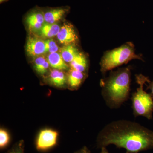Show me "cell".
Returning a JSON list of instances; mask_svg holds the SVG:
<instances>
[{
    "mask_svg": "<svg viewBox=\"0 0 153 153\" xmlns=\"http://www.w3.org/2000/svg\"><path fill=\"white\" fill-rule=\"evenodd\" d=\"M70 68L85 73L88 66L87 57L83 52H80L70 63Z\"/></svg>",
    "mask_w": 153,
    "mask_h": 153,
    "instance_id": "obj_13",
    "label": "cell"
},
{
    "mask_svg": "<svg viewBox=\"0 0 153 153\" xmlns=\"http://www.w3.org/2000/svg\"><path fill=\"white\" fill-rule=\"evenodd\" d=\"M47 81L52 86L63 88L67 84V75L62 70L53 68L47 76Z\"/></svg>",
    "mask_w": 153,
    "mask_h": 153,
    "instance_id": "obj_9",
    "label": "cell"
},
{
    "mask_svg": "<svg viewBox=\"0 0 153 153\" xmlns=\"http://www.w3.org/2000/svg\"><path fill=\"white\" fill-rule=\"evenodd\" d=\"M26 52L29 56L36 57L47 52L46 41L34 36H30L26 46Z\"/></svg>",
    "mask_w": 153,
    "mask_h": 153,
    "instance_id": "obj_6",
    "label": "cell"
},
{
    "mask_svg": "<svg viewBox=\"0 0 153 153\" xmlns=\"http://www.w3.org/2000/svg\"><path fill=\"white\" fill-rule=\"evenodd\" d=\"M67 75V85L72 90L78 89L86 77L85 73L71 68L69 69Z\"/></svg>",
    "mask_w": 153,
    "mask_h": 153,
    "instance_id": "obj_10",
    "label": "cell"
},
{
    "mask_svg": "<svg viewBox=\"0 0 153 153\" xmlns=\"http://www.w3.org/2000/svg\"><path fill=\"white\" fill-rule=\"evenodd\" d=\"M97 143L99 148L113 144L127 153H138L153 149V132L134 122L115 121L99 133Z\"/></svg>",
    "mask_w": 153,
    "mask_h": 153,
    "instance_id": "obj_1",
    "label": "cell"
},
{
    "mask_svg": "<svg viewBox=\"0 0 153 153\" xmlns=\"http://www.w3.org/2000/svg\"><path fill=\"white\" fill-rule=\"evenodd\" d=\"M49 66L48 60L43 55L35 57L34 60V68L39 75H45L48 72Z\"/></svg>",
    "mask_w": 153,
    "mask_h": 153,
    "instance_id": "obj_15",
    "label": "cell"
},
{
    "mask_svg": "<svg viewBox=\"0 0 153 153\" xmlns=\"http://www.w3.org/2000/svg\"><path fill=\"white\" fill-rule=\"evenodd\" d=\"M60 51L63 60L67 63H71L80 52L74 44L64 45L60 49Z\"/></svg>",
    "mask_w": 153,
    "mask_h": 153,
    "instance_id": "obj_14",
    "label": "cell"
},
{
    "mask_svg": "<svg viewBox=\"0 0 153 153\" xmlns=\"http://www.w3.org/2000/svg\"><path fill=\"white\" fill-rule=\"evenodd\" d=\"M74 153H91L90 151L86 146L83 147L79 150L75 152Z\"/></svg>",
    "mask_w": 153,
    "mask_h": 153,
    "instance_id": "obj_20",
    "label": "cell"
},
{
    "mask_svg": "<svg viewBox=\"0 0 153 153\" xmlns=\"http://www.w3.org/2000/svg\"><path fill=\"white\" fill-rule=\"evenodd\" d=\"M133 59L143 60L142 57L136 54L134 44L127 42L120 47L105 52L100 63L101 72L105 74Z\"/></svg>",
    "mask_w": 153,
    "mask_h": 153,
    "instance_id": "obj_3",
    "label": "cell"
},
{
    "mask_svg": "<svg viewBox=\"0 0 153 153\" xmlns=\"http://www.w3.org/2000/svg\"><path fill=\"white\" fill-rule=\"evenodd\" d=\"M47 52L49 53L57 52L59 50V47L53 39H49L46 41Z\"/></svg>",
    "mask_w": 153,
    "mask_h": 153,
    "instance_id": "obj_19",
    "label": "cell"
},
{
    "mask_svg": "<svg viewBox=\"0 0 153 153\" xmlns=\"http://www.w3.org/2000/svg\"><path fill=\"white\" fill-rule=\"evenodd\" d=\"M100 153H109L108 151L107 150L105 147H103L101 148V151Z\"/></svg>",
    "mask_w": 153,
    "mask_h": 153,
    "instance_id": "obj_22",
    "label": "cell"
},
{
    "mask_svg": "<svg viewBox=\"0 0 153 153\" xmlns=\"http://www.w3.org/2000/svg\"><path fill=\"white\" fill-rule=\"evenodd\" d=\"M47 59L50 66L54 69L62 71L68 69V65L63 60L60 53L57 52L49 53Z\"/></svg>",
    "mask_w": 153,
    "mask_h": 153,
    "instance_id": "obj_12",
    "label": "cell"
},
{
    "mask_svg": "<svg viewBox=\"0 0 153 153\" xmlns=\"http://www.w3.org/2000/svg\"><path fill=\"white\" fill-rule=\"evenodd\" d=\"M131 68H120L111 72L102 82V96L110 108H118L129 97L131 84Z\"/></svg>",
    "mask_w": 153,
    "mask_h": 153,
    "instance_id": "obj_2",
    "label": "cell"
},
{
    "mask_svg": "<svg viewBox=\"0 0 153 153\" xmlns=\"http://www.w3.org/2000/svg\"><path fill=\"white\" fill-rule=\"evenodd\" d=\"M57 38L60 44L64 45L75 44L78 40V37L74 26L69 23H64L60 27Z\"/></svg>",
    "mask_w": 153,
    "mask_h": 153,
    "instance_id": "obj_7",
    "label": "cell"
},
{
    "mask_svg": "<svg viewBox=\"0 0 153 153\" xmlns=\"http://www.w3.org/2000/svg\"><path fill=\"white\" fill-rule=\"evenodd\" d=\"M10 141V137L8 132L3 128L0 129V149H5L8 146Z\"/></svg>",
    "mask_w": 153,
    "mask_h": 153,
    "instance_id": "obj_17",
    "label": "cell"
},
{
    "mask_svg": "<svg viewBox=\"0 0 153 153\" xmlns=\"http://www.w3.org/2000/svg\"><path fill=\"white\" fill-rule=\"evenodd\" d=\"M136 82L139 87L131 97L132 108L135 117L143 116L148 119H152L153 99L151 94L144 90V85L149 81V78L143 74L136 75Z\"/></svg>",
    "mask_w": 153,
    "mask_h": 153,
    "instance_id": "obj_4",
    "label": "cell"
},
{
    "mask_svg": "<svg viewBox=\"0 0 153 153\" xmlns=\"http://www.w3.org/2000/svg\"><path fill=\"white\" fill-rule=\"evenodd\" d=\"M26 20L30 30L40 31L45 24L44 12L38 10L32 11L28 14Z\"/></svg>",
    "mask_w": 153,
    "mask_h": 153,
    "instance_id": "obj_8",
    "label": "cell"
},
{
    "mask_svg": "<svg viewBox=\"0 0 153 153\" xmlns=\"http://www.w3.org/2000/svg\"><path fill=\"white\" fill-rule=\"evenodd\" d=\"M60 27L57 24L45 23L40 31V35L45 38H51L57 36Z\"/></svg>",
    "mask_w": 153,
    "mask_h": 153,
    "instance_id": "obj_16",
    "label": "cell"
},
{
    "mask_svg": "<svg viewBox=\"0 0 153 153\" xmlns=\"http://www.w3.org/2000/svg\"><path fill=\"white\" fill-rule=\"evenodd\" d=\"M25 152V142L21 140L13 145L9 150L5 153H24Z\"/></svg>",
    "mask_w": 153,
    "mask_h": 153,
    "instance_id": "obj_18",
    "label": "cell"
},
{
    "mask_svg": "<svg viewBox=\"0 0 153 153\" xmlns=\"http://www.w3.org/2000/svg\"><path fill=\"white\" fill-rule=\"evenodd\" d=\"M58 133L51 129H44L40 131L35 142L36 149L40 152L49 150L56 146Z\"/></svg>",
    "mask_w": 153,
    "mask_h": 153,
    "instance_id": "obj_5",
    "label": "cell"
},
{
    "mask_svg": "<svg viewBox=\"0 0 153 153\" xmlns=\"http://www.w3.org/2000/svg\"><path fill=\"white\" fill-rule=\"evenodd\" d=\"M7 0H0V2L1 3H3L4 2L6 1Z\"/></svg>",
    "mask_w": 153,
    "mask_h": 153,
    "instance_id": "obj_23",
    "label": "cell"
},
{
    "mask_svg": "<svg viewBox=\"0 0 153 153\" xmlns=\"http://www.w3.org/2000/svg\"><path fill=\"white\" fill-rule=\"evenodd\" d=\"M69 9L67 8H57L49 9L44 12L45 22L49 24H56L63 19L68 13Z\"/></svg>",
    "mask_w": 153,
    "mask_h": 153,
    "instance_id": "obj_11",
    "label": "cell"
},
{
    "mask_svg": "<svg viewBox=\"0 0 153 153\" xmlns=\"http://www.w3.org/2000/svg\"><path fill=\"white\" fill-rule=\"evenodd\" d=\"M148 83H149V85H147V90L150 89V90H151L150 94L153 99V80L152 82H151V81L149 80V81L148 82Z\"/></svg>",
    "mask_w": 153,
    "mask_h": 153,
    "instance_id": "obj_21",
    "label": "cell"
}]
</instances>
